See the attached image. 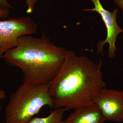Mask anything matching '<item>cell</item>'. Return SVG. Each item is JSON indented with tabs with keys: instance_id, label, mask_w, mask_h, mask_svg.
Instances as JSON below:
<instances>
[{
	"instance_id": "6da1fadb",
	"label": "cell",
	"mask_w": 123,
	"mask_h": 123,
	"mask_svg": "<svg viewBox=\"0 0 123 123\" xmlns=\"http://www.w3.org/2000/svg\"><path fill=\"white\" fill-rule=\"evenodd\" d=\"M102 66L101 60L95 63L85 56L67 50L61 68L49 83L53 108L74 110L93 102L106 86Z\"/></svg>"
},
{
	"instance_id": "7a4b0ae2",
	"label": "cell",
	"mask_w": 123,
	"mask_h": 123,
	"mask_svg": "<svg viewBox=\"0 0 123 123\" xmlns=\"http://www.w3.org/2000/svg\"><path fill=\"white\" fill-rule=\"evenodd\" d=\"M66 51L52 43L43 33L39 38L20 37L17 46L7 51L2 58L22 71L24 81L49 84L61 68Z\"/></svg>"
},
{
	"instance_id": "3957f363",
	"label": "cell",
	"mask_w": 123,
	"mask_h": 123,
	"mask_svg": "<svg viewBox=\"0 0 123 123\" xmlns=\"http://www.w3.org/2000/svg\"><path fill=\"white\" fill-rule=\"evenodd\" d=\"M49 84L24 81L10 98L5 111L6 123H29L42 108H53Z\"/></svg>"
},
{
	"instance_id": "277c9868",
	"label": "cell",
	"mask_w": 123,
	"mask_h": 123,
	"mask_svg": "<svg viewBox=\"0 0 123 123\" xmlns=\"http://www.w3.org/2000/svg\"><path fill=\"white\" fill-rule=\"evenodd\" d=\"M37 28L29 17L0 21V60L7 51L17 46L20 37L35 34Z\"/></svg>"
},
{
	"instance_id": "5b68a950",
	"label": "cell",
	"mask_w": 123,
	"mask_h": 123,
	"mask_svg": "<svg viewBox=\"0 0 123 123\" xmlns=\"http://www.w3.org/2000/svg\"><path fill=\"white\" fill-rule=\"evenodd\" d=\"M93 3V8L85 9V11H95L101 15L102 20L105 24L107 31L106 39L103 41H99L97 47V53L103 55L104 45L106 43L109 44L108 56L110 58L116 56L117 50L116 42L119 34L123 33V29L120 28L117 21V17L118 12V9H114L112 12L108 11L104 8L99 0H91Z\"/></svg>"
},
{
	"instance_id": "8992f818",
	"label": "cell",
	"mask_w": 123,
	"mask_h": 123,
	"mask_svg": "<svg viewBox=\"0 0 123 123\" xmlns=\"http://www.w3.org/2000/svg\"><path fill=\"white\" fill-rule=\"evenodd\" d=\"M93 102L101 110L106 121L123 122V91L103 88Z\"/></svg>"
},
{
	"instance_id": "52a82bcc",
	"label": "cell",
	"mask_w": 123,
	"mask_h": 123,
	"mask_svg": "<svg viewBox=\"0 0 123 123\" xmlns=\"http://www.w3.org/2000/svg\"><path fill=\"white\" fill-rule=\"evenodd\" d=\"M105 121L99 107L93 102L74 109L62 123H104Z\"/></svg>"
},
{
	"instance_id": "ba28073f",
	"label": "cell",
	"mask_w": 123,
	"mask_h": 123,
	"mask_svg": "<svg viewBox=\"0 0 123 123\" xmlns=\"http://www.w3.org/2000/svg\"><path fill=\"white\" fill-rule=\"evenodd\" d=\"M66 111L64 108L55 109L47 116L33 118L29 123H62Z\"/></svg>"
},
{
	"instance_id": "9c48e42d",
	"label": "cell",
	"mask_w": 123,
	"mask_h": 123,
	"mask_svg": "<svg viewBox=\"0 0 123 123\" xmlns=\"http://www.w3.org/2000/svg\"><path fill=\"white\" fill-rule=\"evenodd\" d=\"M27 9L26 12L27 13H31L33 12L35 5L37 2V0H26Z\"/></svg>"
},
{
	"instance_id": "30bf717a",
	"label": "cell",
	"mask_w": 123,
	"mask_h": 123,
	"mask_svg": "<svg viewBox=\"0 0 123 123\" xmlns=\"http://www.w3.org/2000/svg\"><path fill=\"white\" fill-rule=\"evenodd\" d=\"M9 13L8 9L0 8V18L4 20L8 17Z\"/></svg>"
},
{
	"instance_id": "8fae6325",
	"label": "cell",
	"mask_w": 123,
	"mask_h": 123,
	"mask_svg": "<svg viewBox=\"0 0 123 123\" xmlns=\"http://www.w3.org/2000/svg\"><path fill=\"white\" fill-rule=\"evenodd\" d=\"M0 8L8 9L12 8V6L8 2L7 0H0Z\"/></svg>"
},
{
	"instance_id": "7c38bea8",
	"label": "cell",
	"mask_w": 123,
	"mask_h": 123,
	"mask_svg": "<svg viewBox=\"0 0 123 123\" xmlns=\"http://www.w3.org/2000/svg\"><path fill=\"white\" fill-rule=\"evenodd\" d=\"M116 4L123 11V0H113Z\"/></svg>"
},
{
	"instance_id": "4fadbf2b",
	"label": "cell",
	"mask_w": 123,
	"mask_h": 123,
	"mask_svg": "<svg viewBox=\"0 0 123 123\" xmlns=\"http://www.w3.org/2000/svg\"><path fill=\"white\" fill-rule=\"evenodd\" d=\"M5 97V92L4 91L0 90V100L4 99Z\"/></svg>"
}]
</instances>
